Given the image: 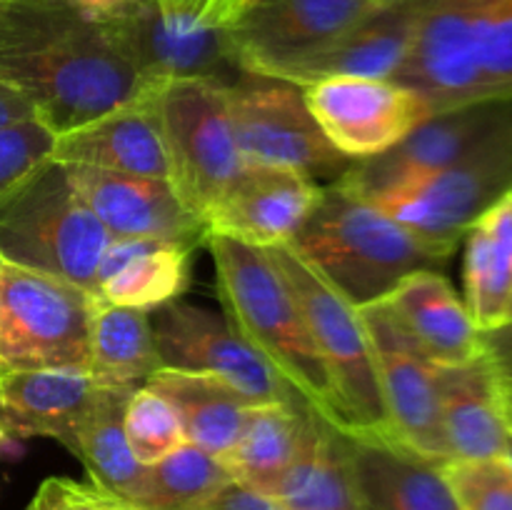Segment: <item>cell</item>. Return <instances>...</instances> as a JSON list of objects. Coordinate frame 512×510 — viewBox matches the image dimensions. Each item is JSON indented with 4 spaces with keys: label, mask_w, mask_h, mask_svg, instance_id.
Returning a JSON list of instances; mask_svg holds the SVG:
<instances>
[{
    "label": "cell",
    "mask_w": 512,
    "mask_h": 510,
    "mask_svg": "<svg viewBox=\"0 0 512 510\" xmlns=\"http://www.w3.org/2000/svg\"><path fill=\"white\" fill-rule=\"evenodd\" d=\"M145 385L173 405L185 440L215 458L233 448L250 405H258L228 380L210 373L163 368Z\"/></svg>",
    "instance_id": "4316f807"
},
{
    "label": "cell",
    "mask_w": 512,
    "mask_h": 510,
    "mask_svg": "<svg viewBox=\"0 0 512 510\" xmlns=\"http://www.w3.org/2000/svg\"><path fill=\"white\" fill-rule=\"evenodd\" d=\"M280 510H288V508H280Z\"/></svg>",
    "instance_id": "681fc988"
},
{
    "label": "cell",
    "mask_w": 512,
    "mask_h": 510,
    "mask_svg": "<svg viewBox=\"0 0 512 510\" xmlns=\"http://www.w3.org/2000/svg\"><path fill=\"white\" fill-rule=\"evenodd\" d=\"M385 303L418 353L433 365H463L485 353L483 330L440 270L408 275Z\"/></svg>",
    "instance_id": "7402d4cb"
},
{
    "label": "cell",
    "mask_w": 512,
    "mask_h": 510,
    "mask_svg": "<svg viewBox=\"0 0 512 510\" xmlns=\"http://www.w3.org/2000/svg\"><path fill=\"white\" fill-rule=\"evenodd\" d=\"M155 110L170 188L190 213L208 220L245 168L230 128L225 85L168 80L155 93Z\"/></svg>",
    "instance_id": "ba28073f"
},
{
    "label": "cell",
    "mask_w": 512,
    "mask_h": 510,
    "mask_svg": "<svg viewBox=\"0 0 512 510\" xmlns=\"http://www.w3.org/2000/svg\"><path fill=\"white\" fill-rule=\"evenodd\" d=\"M450 460L505 458L512 430L500 370L488 355L463 365H435Z\"/></svg>",
    "instance_id": "603a6c76"
},
{
    "label": "cell",
    "mask_w": 512,
    "mask_h": 510,
    "mask_svg": "<svg viewBox=\"0 0 512 510\" xmlns=\"http://www.w3.org/2000/svg\"><path fill=\"white\" fill-rule=\"evenodd\" d=\"M465 305L480 330L505 323L512 300V193L463 235Z\"/></svg>",
    "instance_id": "f1b7e54d"
},
{
    "label": "cell",
    "mask_w": 512,
    "mask_h": 510,
    "mask_svg": "<svg viewBox=\"0 0 512 510\" xmlns=\"http://www.w3.org/2000/svg\"><path fill=\"white\" fill-rule=\"evenodd\" d=\"M195 248L185 240L113 238L95 273V300L153 310L180 298L190 285Z\"/></svg>",
    "instance_id": "cb8c5ba5"
},
{
    "label": "cell",
    "mask_w": 512,
    "mask_h": 510,
    "mask_svg": "<svg viewBox=\"0 0 512 510\" xmlns=\"http://www.w3.org/2000/svg\"><path fill=\"white\" fill-rule=\"evenodd\" d=\"M458 245L423 235L380 205L328 183L290 248L348 303L365 308L388 298L408 275L448 265Z\"/></svg>",
    "instance_id": "7a4b0ae2"
},
{
    "label": "cell",
    "mask_w": 512,
    "mask_h": 510,
    "mask_svg": "<svg viewBox=\"0 0 512 510\" xmlns=\"http://www.w3.org/2000/svg\"><path fill=\"white\" fill-rule=\"evenodd\" d=\"M225 105L245 165L295 170L315 183H335L353 165L328 143L300 85L243 73L225 85Z\"/></svg>",
    "instance_id": "9c48e42d"
},
{
    "label": "cell",
    "mask_w": 512,
    "mask_h": 510,
    "mask_svg": "<svg viewBox=\"0 0 512 510\" xmlns=\"http://www.w3.org/2000/svg\"><path fill=\"white\" fill-rule=\"evenodd\" d=\"M233 483L225 463L193 443H183L153 465H145L138 498L140 510H198Z\"/></svg>",
    "instance_id": "1f68e13d"
},
{
    "label": "cell",
    "mask_w": 512,
    "mask_h": 510,
    "mask_svg": "<svg viewBox=\"0 0 512 510\" xmlns=\"http://www.w3.org/2000/svg\"><path fill=\"white\" fill-rule=\"evenodd\" d=\"M123 510H140V508H135V505H130V503H125V508Z\"/></svg>",
    "instance_id": "bcb514c9"
},
{
    "label": "cell",
    "mask_w": 512,
    "mask_h": 510,
    "mask_svg": "<svg viewBox=\"0 0 512 510\" xmlns=\"http://www.w3.org/2000/svg\"><path fill=\"white\" fill-rule=\"evenodd\" d=\"M8 443H10V440L5 438V433H3V430H0V448H3V445H8Z\"/></svg>",
    "instance_id": "f6af8a7d"
},
{
    "label": "cell",
    "mask_w": 512,
    "mask_h": 510,
    "mask_svg": "<svg viewBox=\"0 0 512 510\" xmlns=\"http://www.w3.org/2000/svg\"><path fill=\"white\" fill-rule=\"evenodd\" d=\"M508 193H512V125L418 188L380 203V208L423 235L460 243L465 230Z\"/></svg>",
    "instance_id": "9a60e30c"
},
{
    "label": "cell",
    "mask_w": 512,
    "mask_h": 510,
    "mask_svg": "<svg viewBox=\"0 0 512 510\" xmlns=\"http://www.w3.org/2000/svg\"><path fill=\"white\" fill-rule=\"evenodd\" d=\"M420 0L375 10L318 53L280 70L278 78L305 85L325 78L393 80L413 43Z\"/></svg>",
    "instance_id": "44dd1931"
},
{
    "label": "cell",
    "mask_w": 512,
    "mask_h": 510,
    "mask_svg": "<svg viewBox=\"0 0 512 510\" xmlns=\"http://www.w3.org/2000/svg\"><path fill=\"white\" fill-rule=\"evenodd\" d=\"M512 125V98H490L428 115L398 145L350 165L335 183L370 203L418 188Z\"/></svg>",
    "instance_id": "30bf717a"
},
{
    "label": "cell",
    "mask_w": 512,
    "mask_h": 510,
    "mask_svg": "<svg viewBox=\"0 0 512 510\" xmlns=\"http://www.w3.org/2000/svg\"><path fill=\"white\" fill-rule=\"evenodd\" d=\"M125 435L135 460L143 465L158 463L188 443L173 405L148 385H140L130 393L125 405Z\"/></svg>",
    "instance_id": "d6a6232c"
},
{
    "label": "cell",
    "mask_w": 512,
    "mask_h": 510,
    "mask_svg": "<svg viewBox=\"0 0 512 510\" xmlns=\"http://www.w3.org/2000/svg\"><path fill=\"white\" fill-rule=\"evenodd\" d=\"M375 10L368 0H248L225 33L243 73L278 78Z\"/></svg>",
    "instance_id": "7c38bea8"
},
{
    "label": "cell",
    "mask_w": 512,
    "mask_h": 510,
    "mask_svg": "<svg viewBox=\"0 0 512 510\" xmlns=\"http://www.w3.org/2000/svg\"><path fill=\"white\" fill-rule=\"evenodd\" d=\"M103 23L135 73L153 88L178 78L230 85L243 75L225 28L175 18L158 0H130Z\"/></svg>",
    "instance_id": "4fadbf2b"
},
{
    "label": "cell",
    "mask_w": 512,
    "mask_h": 510,
    "mask_svg": "<svg viewBox=\"0 0 512 510\" xmlns=\"http://www.w3.org/2000/svg\"><path fill=\"white\" fill-rule=\"evenodd\" d=\"M0 78L28 95L55 135L155 90L108 25L73 0H0Z\"/></svg>",
    "instance_id": "6da1fadb"
},
{
    "label": "cell",
    "mask_w": 512,
    "mask_h": 510,
    "mask_svg": "<svg viewBox=\"0 0 512 510\" xmlns=\"http://www.w3.org/2000/svg\"><path fill=\"white\" fill-rule=\"evenodd\" d=\"M443 475L463 510H512V468L505 458L450 460Z\"/></svg>",
    "instance_id": "836d02e7"
},
{
    "label": "cell",
    "mask_w": 512,
    "mask_h": 510,
    "mask_svg": "<svg viewBox=\"0 0 512 510\" xmlns=\"http://www.w3.org/2000/svg\"><path fill=\"white\" fill-rule=\"evenodd\" d=\"M483 350L500 373H512V320L483 330Z\"/></svg>",
    "instance_id": "ab89813d"
},
{
    "label": "cell",
    "mask_w": 512,
    "mask_h": 510,
    "mask_svg": "<svg viewBox=\"0 0 512 510\" xmlns=\"http://www.w3.org/2000/svg\"><path fill=\"white\" fill-rule=\"evenodd\" d=\"M163 370L150 310L95 300L88 375L103 388H140Z\"/></svg>",
    "instance_id": "4dcf8cb0"
},
{
    "label": "cell",
    "mask_w": 512,
    "mask_h": 510,
    "mask_svg": "<svg viewBox=\"0 0 512 510\" xmlns=\"http://www.w3.org/2000/svg\"><path fill=\"white\" fill-rule=\"evenodd\" d=\"M373 3L375 8H390V5H403V3H413V0H368Z\"/></svg>",
    "instance_id": "7bdbcfd3"
},
{
    "label": "cell",
    "mask_w": 512,
    "mask_h": 510,
    "mask_svg": "<svg viewBox=\"0 0 512 510\" xmlns=\"http://www.w3.org/2000/svg\"><path fill=\"white\" fill-rule=\"evenodd\" d=\"M198 510H280V505L233 480Z\"/></svg>",
    "instance_id": "74e56055"
},
{
    "label": "cell",
    "mask_w": 512,
    "mask_h": 510,
    "mask_svg": "<svg viewBox=\"0 0 512 510\" xmlns=\"http://www.w3.org/2000/svg\"><path fill=\"white\" fill-rule=\"evenodd\" d=\"M73 3H78L80 8L88 10L95 18L108 20L115 10H120L125 3H130V0H73Z\"/></svg>",
    "instance_id": "60d3db41"
},
{
    "label": "cell",
    "mask_w": 512,
    "mask_h": 510,
    "mask_svg": "<svg viewBox=\"0 0 512 510\" xmlns=\"http://www.w3.org/2000/svg\"><path fill=\"white\" fill-rule=\"evenodd\" d=\"M303 93L328 143L353 163L385 153L433 115L418 93L395 80L325 78Z\"/></svg>",
    "instance_id": "2e32d148"
},
{
    "label": "cell",
    "mask_w": 512,
    "mask_h": 510,
    "mask_svg": "<svg viewBox=\"0 0 512 510\" xmlns=\"http://www.w3.org/2000/svg\"><path fill=\"white\" fill-rule=\"evenodd\" d=\"M95 295L70 280L3 263L0 373L85 370Z\"/></svg>",
    "instance_id": "52a82bcc"
},
{
    "label": "cell",
    "mask_w": 512,
    "mask_h": 510,
    "mask_svg": "<svg viewBox=\"0 0 512 510\" xmlns=\"http://www.w3.org/2000/svg\"><path fill=\"white\" fill-rule=\"evenodd\" d=\"M505 320H512V300H510V308H508V318Z\"/></svg>",
    "instance_id": "7dc6e473"
},
{
    "label": "cell",
    "mask_w": 512,
    "mask_h": 510,
    "mask_svg": "<svg viewBox=\"0 0 512 510\" xmlns=\"http://www.w3.org/2000/svg\"><path fill=\"white\" fill-rule=\"evenodd\" d=\"M75 193L110 238L185 240L203 245L208 223L190 213L168 180L140 178L90 165H65Z\"/></svg>",
    "instance_id": "e0dca14e"
},
{
    "label": "cell",
    "mask_w": 512,
    "mask_h": 510,
    "mask_svg": "<svg viewBox=\"0 0 512 510\" xmlns=\"http://www.w3.org/2000/svg\"><path fill=\"white\" fill-rule=\"evenodd\" d=\"M350 458L365 510H463L443 465L403 445L350 438Z\"/></svg>",
    "instance_id": "d4e9b609"
},
{
    "label": "cell",
    "mask_w": 512,
    "mask_h": 510,
    "mask_svg": "<svg viewBox=\"0 0 512 510\" xmlns=\"http://www.w3.org/2000/svg\"><path fill=\"white\" fill-rule=\"evenodd\" d=\"M35 118H38V110L30 103L28 95L15 88L13 83L0 78V130L28 123V120Z\"/></svg>",
    "instance_id": "f35d334b"
},
{
    "label": "cell",
    "mask_w": 512,
    "mask_h": 510,
    "mask_svg": "<svg viewBox=\"0 0 512 510\" xmlns=\"http://www.w3.org/2000/svg\"><path fill=\"white\" fill-rule=\"evenodd\" d=\"M378 368L380 393L395 443L433 463H450L435 365L405 335L385 300L360 308Z\"/></svg>",
    "instance_id": "8fae6325"
},
{
    "label": "cell",
    "mask_w": 512,
    "mask_h": 510,
    "mask_svg": "<svg viewBox=\"0 0 512 510\" xmlns=\"http://www.w3.org/2000/svg\"><path fill=\"white\" fill-rule=\"evenodd\" d=\"M223 318L320 418L340 430L333 383L268 250L208 233Z\"/></svg>",
    "instance_id": "3957f363"
},
{
    "label": "cell",
    "mask_w": 512,
    "mask_h": 510,
    "mask_svg": "<svg viewBox=\"0 0 512 510\" xmlns=\"http://www.w3.org/2000/svg\"><path fill=\"white\" fill-rule=\"evenodd\" d=\"M133 390L98 385L70 450L85 465L90 483L125 503L138 498L145 478V465L135 460L125 435V405Z\"/></svg>",
    "instance_id": "f546056e"
},
{
    "label": "cell",
    "mask_w": 512,
    "mask_h": 510,
    "mask_svg": "<svg viewBox=\"0 0 512 510\" xmlns=\"http://www.w3.org/2000/svg\"><path fill=\"white\" fill-rule=\"evenodd\" d=\"M505 460H508L510 468H512V430H510V435H508V445H505Z\"/></svg>",
    "instance_id": "ee69618b"
},
{
    "label": "cell",
    "mask_w": 512,
    "mask_h": 510,
    "mask_svg": "<svg viewBox=\"0 0 512 510\" xmlns=\"http://www.w3.org/2000/svg\"><path fill=\"white\" fill-rule=\"evenodd\" d=\"M393 80L430 113L512 98V0H420L413 43Z\"/></svg>",
    "instance_id": "277c9868"
},
{
    "label": "cell",
    "mask_w": 512,
    "mask_h": 510,
    "mask_svg": "<svg viewBox=\"0 0 512 510\" xmlns=\"http://www.w3.org/2000/svg\"><path fill=\"white\" fill-rule=\"evenodd\" d=\"M110 240L58 160H45L0 193L3 263L55 275L93 293Z\"/></svg>",
    "instance_id": "5b68a950"
},
{
    "label": "cell",
    "mask_w": 512,
    "mask_h": 510,
    "mask_svg": "<svg viewBox=\"0 0 512 510\" xmlns=\"http://www.w3.org/2000/svg\"><path fill=\"white\" fill-rule=\"evenodd\" d=\"M53 145L55 133L38 118L0 130V193L53 158Z\"/></svg>",
    "instance_id": "e575fe53"
},
{
    "label": "cell",
    "mask_w": 512,
    "mask_h": 510,
    "mask_svg": "<svg viewBox=\"0 0 512 510\" xmlns=\"http://www.w3.org/2000/svg\"><path fill=\"white\" fill-rule=\"evenodd\" d=\"M310 415L303 400L250 405L240 438L220 458L235 483L270 498L303 448Z\"/></svg>",
    "instance_id": "83f0119b"
},
{
    "label": "cell",
    "mask_w": 512,
    "mask_h": 510,
    "mask_svg": "<svg viewBox=\"0 0 512 510\" xmlns=\"http://www.w3.org/2000/svg\"><path fill=\"white\" fill-rule=\"evenodd\" d=\"M125 500L105 493L95 483L73 478H48L35 490L25 510H123Z\"/></svg>",
    "instance_id": "d590c367"
},
{
    "label": "cell",
    "mask_w": 512,
    "mask_h": 510,
    "mask_svg": "<svg viewBox=\"0 0 512 510\" xmlns=\"http://www.w3.org/2000/svg\"><path fill=\"white\" fill-rule=\"evenodd\" d=\"M95 388L85 370L0 373V430L10 443L50 438L73 450Z\"/></svg>",
    "instance_id": "ffe728a7"
},
{
    "label": "cell",
    "mask_w": 512,
    "mask_h": 510,
    "mask_svg": "<svg viewBox=\"0 0 512 510\" xmlns=\"http://www.w3.org/2000/svg\"><path fill=\"white\" fill-rule=\"evenodd\" d=\"M270 500L288 510H365L348 435L313 410L303 448Z\"/></svg>",
    "instance_id": "484cf974"
},
{
    "label": "cell",
    "mask_w": 512,
    "mask_h": 510,
    "mask_svg": "<svg viewBox=\"0 0 512 510\" xmlns=\"http://www.w3.org/2000/svg\"><path fill=\"white\" fill-rule=\"evenodd\" d=\"M0 268H3V258H0Z\"/></svg>",
    "instance_id": "c3c4849f"
},
{
    "label": "cell",
    "mask_w": 512,
    "mask_h": 510,
    "mask_svg": "<svg viewBox=\"0 0 512 510\" xmlns=\"http://www.w3.org/2000/svg\"><path fill=\"white\" fill-rule=\"evenodd\" d=\"M323 185L295 170L245 165L208 215V233L255 248L290 245L313 213Z\"/></svg>",
    "instance_id": "ac0fdd59"
},
{
    "label": "cell",
    "mask_w": 512,
    "mask_h": 510,
    "mask_svg": "<svg viewBox=\"0 0 512 510\" xmlns=\"http://www.w3.org/2000/svg\"><path fill=\"white\" fill-rule=\"evenodd\" d=\"M248 0H158L165 13L203 28H225Z\"/></svg>",
    "instance_id": "8d00e7d4"
},
{
    "label": "cell",
    "mask_w": 512,
    "mask_h": 510,
    "mask_svg": "<svg viewBox=\"0 0 512 510\" xmlns=\"http://www.w3.org/2000/svg\"><path fill=\"white\" fill-rule=\"evenodd\" d=\"M155 93L158 88L108 110L90 123L55 135L53 160L168 180Z\"/></svg>",
    "instance_id": "d6986e66"
},
{
    "label": "cell",
    "mask_w": 512,
    "mask_h": 510,
    "mask_svg": "<svg viewBox=\"0 0 512 510\" xmlns=\"http://www.w3.org/2000/svg\"><path fill=\"white\" fill-rule=\"evenodd\" d=\"M163 368L210 373L228 380L253 403H295L290 385L213 310L183 298L150 310Z\"/></svg>",
    "instance_id": "5bb4252c"
},
{
    "label": "cell",
    "mask_w": 512,
    "mask_h": 510,
    "mask_svg": "<svg viewBox=\"0 0 512 510\" xmlns=\"http://www.w3.org/2000/svg\"><path fill=\"white\" fill-rule=\"evenodd\" d=\"M500 388H503V400H505V413L512 425V373H500Z\"/></svg>",
    "instance_id": "b9f144b4"
},
{
    "label": "cell",
    "mask_w": 512,
    "mask_h": 510,
    "mask_svg": "<svg viewBox=\"0 0 512 510\" xmlns=\"http://www.w3.org/2000/svg\"><path fill=\"white\" fill-rule=\"evenodd\" d=\"M265 250L298 303L328 370L340 410V433L358 440L395 443L380 393L373 343L360 318V308L348 303L290 245Z\"/></svg>",
    "instance_id": "8992f818"
}]
</instances>
